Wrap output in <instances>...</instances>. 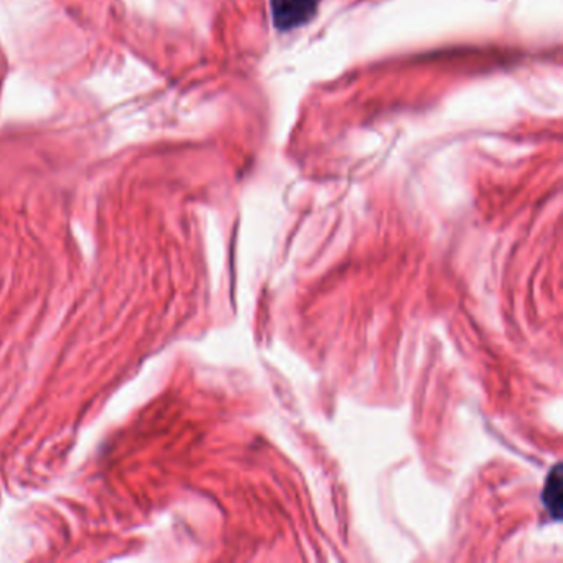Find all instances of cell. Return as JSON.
<instances>
[{"label":"cell","instance_id":"obj_1","mask_svg":"<svg viewBox=\"0 0 563 563\" xmlns=\"http://www.w3.org/2000/svg\"><path fill=\"white\" fill-rule=\"evenodd\" d=\"M321 0H272L273 24L289 32L308 24L318 12Z\"/></svg>","mask_w":563,"mask_h":563},{"label":"cell","instance_id":"obj_2","mask_svg":"<svg viewBox=\"0 0 563 563\" xmlns=\"http://www.w3.org/2000/svg\"><path fill=\"white\" fill-rule=\"evenodd\" d=\"M563 481H562V466L556 464L549 476H547L545 486H543L542 503L545 506L547 512L550 514L553 520L562 519L563 510Z\"/></svg>","mask_w":563,"mask_h":563}]
</instances>
